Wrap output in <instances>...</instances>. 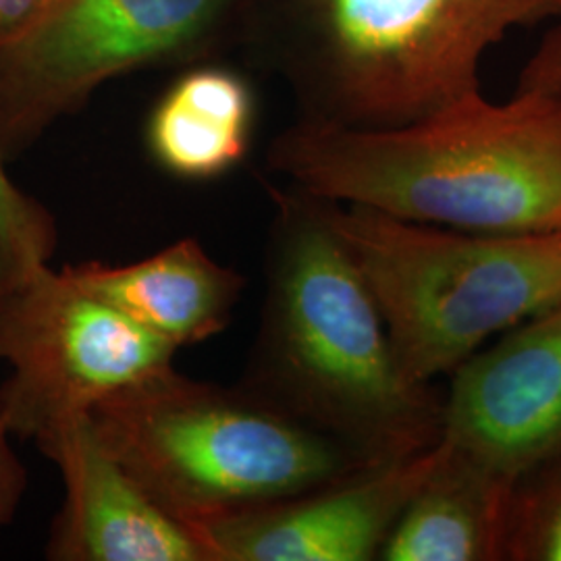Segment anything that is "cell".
Masks as SVG:
<instances>
[{"label": "cell", "instance_id": "cell-14", "mask_svg": "<svg viewBox=\"0 0 561 561\" xmlns=\"http://www.w3.org/2000/svg\"><path fill=\"white\" fill-rule=\"evenodd\" d=\"M505 560L561 561V451L514 482Z\"/></svg>", "mask_w": 561, "mask_h": 561}, {"label": "cell", "instance_id": "cell-17", "mask_svg": "<svg viewBox=\"0 0 561 561\" xmlns=\"http://www.w3.org/2000/svg\"><path fill=\"white\" fill-rule=\"evenodd\" d=\"M27 489V472L23 461L18 458L11 433L0 422V526L15 518L21 500Z\"/></svg>", "mask_w": 561, "mask_h": 561}, {"label": "cell", "instance_id": "cell-11", "mask_svg": "<svg viewBox=\"0 0 561 561\" xmlns=\"http://www.w3.org/2000/svg\"><path fill=\"white\" fill-rule=\"evenodd\" d=\"M81 291L175 350L213 340L233 319L248 280L215 261L196 238L129 264H65Z\"/></svg>", "mask_w": 561, "mask_h": 561}, {"label": "cell", "instance_id": "cell-3", "mask_svg": "<svg viewBox=\"0 0 561 561\" xmlns=\"http://www.w3.org/2000/svg\"><path fill=\"white\" fill-rule=\"evenodd\" d=\"M549 18L556 0H250L241 41L298 119L389 129L481 92L486 50Z\"/></svg>", "mask_w": 561, "mask_h": 561}, {"label": "cell", "instance_id": "cell-10", "mask_svg": "<svg viewBox=\"0 0 561 561\" xmlns=\"http://www.w3.org/2000/svg\"><path fill=\"white\" fill-rule=\"evenodd\" d=\"M34 443L65 484V502L44 547L46 560L210 561L196 535L102 447L88 414Z\"/></svg>", "mask_w": 561, "mask_h": 561}, {"label": "cell", "instance_id": "cell-12", "mask_svg": "<svg viewBox=\"0 0 561 561\" xmlns=\"http://www.w3.org/2000/svg\"><path fill=\"white\" fill-rule=\"evenodd\" d=\"M514 482L442 437L435 466L403 510L379 560H505Z\"/></svg>", "mask_w": 561, "mask_h": 561}, {"label": "cell", "instance_id": "cell-1", "mask_svg": "<svg viewBox=\"0 0 561 561\" xmlns=\"http://www.w3.org/2000/svg\"><path fill=\"white\" fill-rule=\"evenodd\" d=\"M266 187V287L241 385L364 466L435 447L443 396L401 375L381 310L324 202L289 183Z\"/></svg>", "mask_w": 561, "mask_h": 561}, {"label": "cell", "instance_id": "cell-18", "mask_svg": "<svg viewBox=\"0 0 561 561\" xmlns=\"http://www.w3.org/2000/svg\"><path fill=\"white\" fill-rule=\"evenodd\" d=\"M48 4L50 0H0V44L20 36Z\"/></svg>", "mask_w": 561, "mask_h": 561}, {"label": "cell", "instance_id": "cell-7", "mask_svg": "<svg viewBox=\"0 0 561 561\" xmlns=\"http://www.w3.org/2000/svg\"><path fill=\"white\" fill-rule=\"evenodd\" d=\"M180 350L88 296L50 262L0 275V422L36 442L121 387L173 366Z\"/></svg>", "mask_w": 561, "mask_h": 561}, {"label": "cell", "instance_id": "cell-16", "mask_svg": "<svg viewBox=\"0 0 561 561\" xmlns=\"http://www.w3.org/2000/svg\"><path fill=\"white\" fill-rule=\"evenodd\" d=\"M516 92H561V36L547 34L535 57L526 62Z\"/></svg>", "mask_w": 561, "mask_h": 561}, {"label": "cell", "instance_id": "cell-8", "mask_svg": "<svg viewBox=\"0 0 561 561\" xmlns=\"http://www.w3.org/2000/svg\"><path fill=\"white\" fill-rule=\"evenodd\" d=\"M443 439L518 479L561 451V301L451 373Z\"/></svg>", "mask_w": 561, "mask_h": 561}, {"label": "cell", "instance_id": "cell-6", "mask_svg": "<svg viewBox=\"0 0 561 561\" xmlns=\"http://www.w3.org/2000/svg\"><path fill=\"white\" fill-rule=\"evenodd\" d=\"M250 0H50L0 44V154L18 161L106 81L208 59L240 38Z\"/></svg>", "mask_w": 561, "mask_h": 561}, {"label": "cell", "instance_id": "cell-2", "mask_svg": "<svg viewBox=\"0 0 561 561\" xmlns=\"http://www.w3.org/2000/svg\"><path fill=\"white\" fill-rule=\"evenodd\" d=\"M273 173L304 192L405 221L486 236L561 231V92H482L389 129L298 119L271 141Z\"/></svg>", "mask_w": 561, "mask_h": 561}, {"label": "cell", "instance_id": "cell-9", "mask_svg": "<svg viewBox=\"0 0 561 561\" xmlns=\"http://www.w3.org/2000/svg\"><path fill=\"white\" fill-rule=\"evenodd\" d=\"M442 443V442H439ZM368 466L283 502L192 528L210 561H370L439 456Z\"/></svg>", "mask_w": 561, "mask_h": 561}, {"label": "cell", "instance_id": "cell-4", "mask_svg": "<svg viewBox=\"0 0 561 561\" xmlns=\"http://www.w3.org/2000/svg\"><path fill=\"white\" fill-rule=\"evenodd\" d=\"M88 422L102 447L190 530L368 468L241 382L198 381L175 366L102 398Z\"/></svg>", "mask_w": 561, "mask_h": 561}, {"label": "cell", "instance_id": "cell-15", "mask_svg": "<svg viewBox=\"0 0 561 561\" xmlns=\"http://www.w3.org/2000/svg\"><path fill=\"white\" fill-rule=\"evenodd\" d=\"M57 245L53 213L11 180L0 154V275L50 262Z\"/></svg>", "mask_w": 561, "mask_h": 561}, {"label": "cell", "instance_id": "cell-20", "mask_svg": "<svg viewBox=\"0 0 561 561\" xmlns=\"http://www.w3.org/2000/svg\"><path fill=\"white\" fill-rule=\"evenodd\" d=\"M560 243H561V231H560Z\"/></svg>", "mask_w": 561, "mask_h": 561}, {"label": "cell", "instance_id": "cell-19", "mask_svg": "<svg viewBox=\"0 0 561 561\" xmlns=\"http://www.w3.org/2000/svg\"><path fill=\"white\" fill-rule=\"evenodd\" d=\"M556 9H558V20H560V23H558V27H553V30H551V34H558V36H561V0H556Z\"/></svg>", "mask_w": 561, "mask_h": 561}, {"label": "cell", "instance_id": "cell-13", "mask_svg": "<svg viewBox=\"0 0 561 561\" xmlns=\"http://www.w3.org/2000/svg\"><path fill=\"white\" fill-rule=\"evenodd\" d=\"M254 96L238 73L192 67L164 92L146 125V146L162 171L187 181L221 178L250 148Z\"/></svg>", "mask_w": 561, "mask_h": 561}, {"label": "cell", "instance_id": "cell-5", "mask_svg": "<svg viewBox=\"0 0 561 561\" xmlns=\"http://www.w3.org/2000/svg\"><path fill=\"white\" fill-rule=\"evenodd\" d=\"M322 202L414 385L451 375L491 335L561 301L560 233H468Z\"/></svg>", "mask_w": 561, "mask_h": 561}]
</instances>
